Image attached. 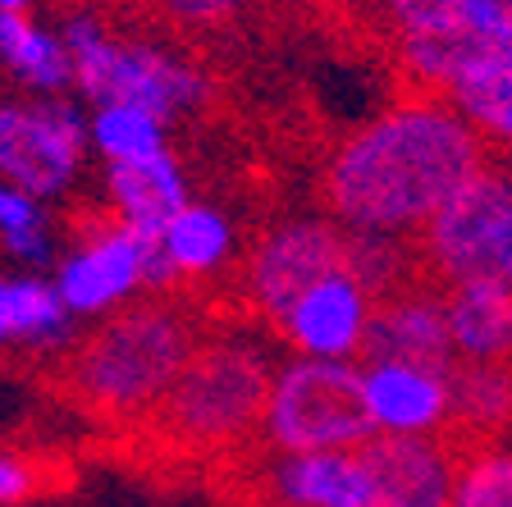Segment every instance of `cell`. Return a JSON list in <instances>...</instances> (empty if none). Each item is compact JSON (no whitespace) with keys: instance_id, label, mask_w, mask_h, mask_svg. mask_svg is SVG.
Masks as SVG:
<instances>
[{"instance_id":"cell-1","label":"cell","mask_w":512,"mask_h":507,"mask_svg":"<svg viewBox=\"0 0 512 507\" xmlns=\"http://www.w3.org/2000/svg\"><path fill=\"white\" fill-rule=\"evenodd\" d=\"M494 147L453 101L398 92L389 110L357 124L320 169L316 197L352 233H421L458 197Z\"/></svg>"},{"instance_id":"cell-2","label":"cell","mask_w":512,"mask_h":507,"mask_svg":"<svg viewBox=\"0 0 512 507\" xmlns=\"http://www.w3.org/2000/svg\"><path fill=\"white\" fill-rule=\"evenodd\" d=\"M211 307L202 293H147L96 320L92 334L74 338L60 357V389L78 412L110 430L138 434L151 421L202 334Z\"/></svg>"},{"instance_id":"cell-3","label":"cell","mask_w":512,"mask_h":507,"mask_svg":"<svg viewBox=\"0 0 512 507\" xmlns=\"http://www.w3.org/2000/svg\"><path fill=\"white\" fill-rule=\"evenodd\" d=\"M261 329L266 325L256 320L206 329L174 389L138 434L179 462L211 466L220 476H234L252 462L261 453L275 370L284 361Z\"/></svg>"},{"instance_id":"cell-4","label":"cell","mask_w":512,"mask_h":507,"mask_svg":"<svg viewBox=\"0 0 512 507\" xmlns=\"http://www.w3.org/2000/svg\"><path fill=\"white\" fill-rule=\"evenodd\" d=\"M60 37L74 60V92L87 106H138L156 119H179L206 106L211 83L192 60L174 55L170 46L119 37L96 10L64 14Z\"/></svg>"},{"instance_id":"cell-5","label":"cell","mask_w":512,"mask_h":507,"mask_svg":"<svg viewBox=\"0 0 512 507\" xmlns=\"http://www.w3.org/2000/svg\"><path fill=\"white\" fill-rule=\"evenodd\" d=\"M375 421L362 389V361H325L288 352L266 402L261 453H339L366 448Z\"/></svg>"},{"instance_id":"cell-6","label":"cell","mask_w":512,"mask_h":507,"mask_svg":"<svg viewBox=\"0 0 512 507\" xmlns=\"http://www.w3.org/2000/svg\"><path fill=\"white\" fill-rule=\"evenodd\" d=\"M348 270V229L330 215H293L270 224L243 256L234 279V297L243 320L275 329L316 279Z\"/></svg>"},{"instance_id":"cell-7","label":"cell","mask_w":512,"mask_h":507,"mask_svg":"<svg viewBox=\"0 0 512 507\" xmlns=\"http://www.w3.org/2000/svg\"><path fill=\"white\" fill-rule=\"evenodd\" d=\"M87 142V115L60 96H23L0 110V183L60 201L78 183Z\"/></svg>"},{"instance_id":"cell-8","label":"cell","mask_w":512,"mask_h":507,"mask_svg":"<svg viewBox=\"0 0 512 507\" xmlns=\"http://www.w3.org/2000/svg\"><path fill=\"white\" fill-rule=\"evenodd\" d=\"M156 243L119 224L115 215L83 224L74 247L55 261V288L74 320H106L151 293Z\"/></svg>"},{"instance_id":"cell-9","label":"cell","mask_w":512,"mask_h":507,"mask_svg":"<svg viewBox=\"0 0 512 507\" xmlns=\"http://www.w3.org/2000/svg\"><path fill=\"white\" fill-rule=\"evenodd\" d=\"M238 489H261L288 507H375V476L362 448L339 453H256L238 466Z\"/></svg>"},{"instance_id":"cell-10","label":"cell","mask_w":512,"mask_h":507,"mask_svg":"<svg viewBox=\"0 0 512 507\" xmlns=\"http://www.w3.org/2000/svg\"><path fill=\"white\" fill-rule=\"evenodd\" d=\"M375 297L352 270L316 279L293 307L279 316L275 338L293 357H325V361H362L366 329H371Z\"/></svg>"},{"instance_id":"cell-11","label":"cell","mask_w":512,"mask_h":507,"mask_svg":"<svg viewBox=\"0 0 512 507\" xmlns=\"http://www.w3.org/2000/svg\"><path fill=\"white\" fill-rule=\"evenodd\" d=\"M375 507H453L462 457L444 434H375L362 448Z\"/></svg>"},{"instance_id":"cell-12","label":"cell","mask_w":512,"mask_h":507,"mask_svg":"<svg viewBox=\"0 0 512 507\" xmlns=\"http://www.w3.org/2000/svg\"><path fill=\"white\" fill-rule=\"evenodd\" d=\"M238 261L234 220L211 201H188L165 229L156 233V265L151 293H197L220 279Z\"/></svg>"},{"instance_id":"cell-13","label":"cell","mask_w":512,"mask_h":507,"mask_svg":"<svg viewBox=\"0 0 512 507\" xmlns=\"http://www.w3.org/2000/svg\"><path fill=\"white\" fill-rule=\"evenodd\" d=\"M362 361H416V366H453V343L444 325V288L416 284L394 297H380L371 311Z\"/></svg>"},{"instance_id":"cell-14","label":"cell","mask_w":512,"mask_h":507,"mask_svg":"<svg viewBox=\"0 0 512 507\" xmlns=\"http://www.w3.org/2000/svg\"><path fill=\"white\" fill-rule=\"evenodd\" d=\"M366 407L375 434H439L453 416L448 370L416 361H366L362 370Z\"/></svg>"},{"instance_id":"cell-15","label":"cell","mask_w":512,"mask_h":507,"mask_svg":"<svg viewBox=\"0 0 512 507\" xmlns=\"http://www.w3.org/2000/svg\"><path fill=\"white\" fill-rule=\"evenodd\" d=\"M106 215H115L119 224H128L133 233L151 238L188 206V174H183L179 156L170 147L142 160H124V165H106Z\"/></svg>"},{"instance_id":"cell-16","label":"cell","mask_w":512,"mask_h":507,"mask_svg":"<svg viewBox=\"0 0 512 507\" xmlns=\"http://www.w3.org/2000/svg\"><path fill=\"white\" fill-rule=\"evenodd\" d=\"M444 325L453 361H512V288L490 279L448 284Z\"/></svg>"},{"instance_id":"cell-17","label":"cell","mask_w":512,"mask_h":507,"mask_svg":"<svg viewBox=\"0 0 512 507\" xmlns=\"http://www.w3.org/2000/svg\"><path fill=\"white\" fill-rule=\"evenodd\" d=\"M74 316L64 307L55 279L42 275H0V352L28 348V352H69L74 348Z\"/></svg>"},{"instance_id":"cell-18","label":"cell","mask_w":512,"mask_h":507,"mask_svg":"<svg viewBox=\"0 0 512 507\" xmlns=\"http://www.w3.org/2000/svg\"><path fill=\"white\" fill-rule=\"evenodd\" d=\"M0 64L32 96H60L74 87L69 46L37 14H0Z\"/></svg>"},{"instance_id":"cell-19","label":"cell","mask_w":512,"mask_h":507,"mask_svg":"<svg viewBox=\"0 0 512 507\" xmlns=\"http://www.w3.org/2000/svg\"><path fill=\"white\" fill-rule=\"evenodd\" d=\"M448 101L485 133V142L512 151V46H490L448 87Z\"/></svg>"},{"instance_id":"cell-20","label":"cell","mask_w":512,"mask_h":507,"mask_svg":"<svg viewBox=\"0 0 512 507\" xmlns=\"http://www.w3.org/2000/svg\"><path fill=\"white\" fill-rule=\"evenodd\" d=\"M87 142L106 165H124V160H142L170 147V124L156 119L151 110L138 106H92L87 115Z\"/></svg>"},{"instance_id":"cell-21","label":"cell","mask_w":512,"mask_h":507,"mask_svg":"<svg viewBox=\"0 0 512 507\" xmlns=\"http://www.w3.org/2000/svg\"><path fill=\"white\" fill-rule=\"evenodd\" d=\"M0 252L23 265L55 261V229L46 220V201L0 183Z\"/></svg>"},{"instance_id":"cell-22","label":"cell","mask_w":512,"mask_h":507,"mask_svg":"<svg viewBox=\"0 0 512 507\" xmlns=\"http://www.w3.org/2000/svg\"><path fill=\"white\" fill-rule=\"evenodd\" d=\"M453 507H512V448H490L462 462Z\"/></svg>"},{"instance_id":"cell-23","label":"cell","mask_w":512,"mask_h":507,"mask_svg":"<svg viewBox=\"0 0 512 507\" xmlns=\"http://www.w3.org/2000/svg\"><path fill=\"white\" fill-rule=\"evenodd\" d=\"M384 14V28L394 42L403 37H435V32L462 28V5L458 0H375Z\"/></svg>"},{"instance_id":"cell-24","label":"cell","mask_w":512,"mask_h":507,"mask_svg":"<svg viewBox=\"0 0 512 507\" xmlns=\"http://www.w3.org/2000/svg\"><path fill=\"white\" fill-rule=\"evenodd\" d=\"M142 5L179 32H220L252 10V0H142Z\"/></svg>"},{"instance_id":"cell-25","label":"cell","mask_w":512,"mask_h":507,"mask_svg":"<svg viewBox=\"0 0 512 507\" xmlns=\"http://www.w3.org/2000/svg\"><path fill=\"white\" fill-rule=\"evenodd\" d=\"M55 480L46 471V462L19 453V448H0V507H19L28 498L46 494Z\"/></svg>"},{"instance_id":"cell-26","label":"cell","mask_w":512,"mask_h":507,"mask_svg":"<svg viewBox=\"0 0 512 507\" xmlns=\"http://www.w3.org/2000/svg\"><path fill=\"white\" fill-rule=\"evenodd\" d=\"M462 28H471L480 42L512 46V0H458Z\"/></svg>"},{"instance_id":"cell-27","label":"cell","mask_w":512,"mask_h":507,"mask_svg":"<svg viewBox=\"0 0 512 507\" xmlns=\"http://www.w3.org/2000/svg\"><path fill=\"white\" fill-rule=\"evenodd\" d=\"M229 507H288V503H279V498L261 494V489H238L234 503H229Z\"/></svg>"},{"instance_id":"cell-28","label":"cell","mask_w":512,"mask_h":507,"mask_svg":"<svg viewBox=\"0 0 512 507\" xmlns=\"http://www.w3.org/2000/svg\"><path fill=\"white\" fill-rule=\"evenodd\" d=\"M37 0H0V14H32Z\"/></svg>"},{"instance_id":"cell-29","label":"cell","mask_w":512,"mask_h":507,"mask_svg":"<svg viewBox=\"0 0 512 507\" xmlns=\"http://www.w3.org/2000/svg\"><path fill=\"white\" fill-rule=\"evenodd\" d=\"M0 110H5V96H0Z\"/></svg>"}]
</instances>
